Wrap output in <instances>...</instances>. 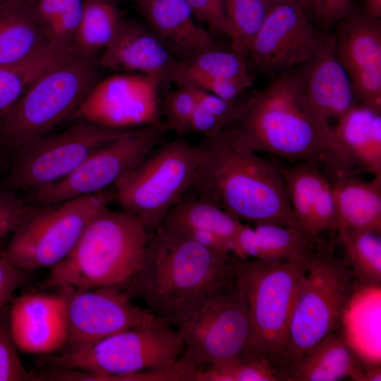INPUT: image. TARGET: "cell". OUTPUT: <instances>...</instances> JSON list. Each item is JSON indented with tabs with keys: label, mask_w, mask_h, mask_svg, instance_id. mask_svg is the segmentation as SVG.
<instances>
[{
	"label": "cell",
	"mask_w": 381,
	"mask_h": 381,
	"mask_svg": "<svg viewBox=\"0 0 381 381\" xmlns=\"http://www.w3.org/2000/svg\"><path fill=\"white\" fill-rule=\"evenodd\" d=\"M164 124L126 130L101 146L61 181L32 194L37 205H49L95 194L114 186L160 144Z\"/></svg>",
	"instance_id": "cell-13"
},
{
	"label": "cell",
	"mask_w": 381,
	"mask_h": 381,
	"mask_svg": "<svg viewBox=\"0 0 381 381\" xmlns=\"http://www.w3.org/2000/svg\"><path fill=\"white\" fill-rule=\"evenodd\" d=\"M148 28L178 61L217 47L211 32L198 25L185 0H141Z\"/></svg>",
	"instance_id": "cell-23"
},
{
	"label": "cell",
	"mask_w": 381,
	"mask_h": 381,
	"mask_svg": "<svg viewBox=\"0 0 381 381\" xmlns=\"http://www.w3.org/2000/svg\"><path fill=\"white\" fill-rule=\"evenodd\" d=\"M298 1L305 8L310 7V0H298Z\"/></svg>",
	"instance_id": "cell-48"
},
{
	"label": "cell",
	"mask_w": 381,
	"mask_h": 381,
	"mask_svg": "<svg viewBox=\"0 0 381 381\" xmlns=\"http://www.w3.org/2000/svg\"><path fill=\"white\" fill-rule=\"evenodd\" d=\"M263 1L265 2V4L270 8V6H272V5H274V4H277V3H279V2H281V1H286V0H263Z\"/></svg>",
	"instance_id": "cell-47"
},
{
	"label": "cell",
	"mask_w": 381,
	"mask_h": 381,
	"mask_svg": "<svg viewBox=\"0 0 381 381\" xmlns=\"http://www.w3.org/2000/svg\"><path fill=\"white\" fill-rule=\"evenodd\" d=\"M112 1H119V0H112ZM121 1H133L138 4L141 0H121Z\"/></svg>",
	"instance_id": "cell-49"
},
{
	"label": "cell",
	"mask_w": 381,
	"mask_h": 381,
	"mask_svg": "<svg viewBox=\"0 0 381 381\" xmlns=\"http://www.w3.org/2000/svg\"><path fill=\"white\" fill-rule=\"evenodd\" d=\"M158 80L120 73L95 83L75 116L103 127L126 130L161 124Z\"/></svg>",
	"instance_id": "cell-15"
},
{
	"label": "cell",
	"mask_w": 381,
	"mask_h": 381,
	"mask_svg": "<svg viewBox=\"0 0 381 381\" xmlns=\"http://www.w3.org/2000/svg\"><path fill=\"white\" fill-rule=\"evenodd\" d=\"M227 127L224 121L208 113L197 103L188 124V133H200L208 139L217 136Z\"/></svg>",
	"instance_id": "cell-44"
},
{
	"label": "cell",
	"mask_w": 381,
	"mask_h": 381,
	"mask_svg": "<svg viewBox=\"0 0 381 381\" xmlns=\"http://www.w3.org/2000/svg\"><path fill=\"white\" fill-rule=\"evenodd\" d=\"M332 174L336 229L381 234V175L366 181L351 174Z\"/></svg>",
	"instance_id": "cell-26"
},
{
	"label": "cell",
	"mask_w": 381,
	"mask_h": 381,
	"mask_svg": "<svg viewBox=\"0 0 381 381\" xmlns=\"http://www.w3.org/2000/svg\"><path fill=\"white\" fill-rule=\"evenodd\" d=\"M205 156L203 145H192L179 136L155 148L119 180L113 196L148 231L155 229L193 187Z\"/></svg>",
	"instance_id": "cell-9"
},
{
	"label": "cell",
	"mask_w": 381,
	"mask_h": 381,
	"mask_svg": "<svg viewBox=\"0 0 381 381\" xmlns=\"http://www.w3.org/2000/svg\"><path fill=\"white\" fill-rule=\"evenodd\" d=\"M335 36L338 59L350 79L355 98L381 107V22L363 11L350 12Z\"/></svg>",
	"instance_id": "cell-17"
},
{
	"label": "cell",
	"mask_w": 381,
	"mask_h": 381,
	"mask_svg": "<svg viewBox=\"0 0 381 381\" xmlns=\"http://www.w3.org/2000/svg\"><path fill=\"white\" fill-rule=\"evenodd\" d=\"M315 162L306 160L279 167L294 217L301 229L313 238L337 229L332 178Z\"/></svg>",
	"instance_id": "cell-21"
},
{
	"label": "cell",
	"mask_w": 381,
	"mask_h": 381,
	"mask_svg": "<svg viewBox=\"0 0 381 381\" xmlns=\"http://www.w3.org/2000/svg\"><path fill=\"white\" fill-rule=\"evenodd\" d=\"M318 37L301 3L283 1L268 8L248 56L258 71L277 75L303 65L313 54Z\"/></svg>",
	"instance_id": "cell-16"
},
{
	"label": "cell",
	"mask_w": 381,
	"mask_h": 381,
	"mask_svg": "<svg viewBox=\"0 0 381 381\" xmlns=\"http://www.w3.org/2000/svg\"><path fill=\"white\" fill-rule=\"evenodd\" d=\"M194 88L198 105L201 108L224 121L228 126L237 120L243 103L237 100H226L201 89Z\"/></svg>",
	"instance_id": "cell-41"
},
{
	"label": "cell",
	"mask_w": 381,
	"mask_h": 381,
	"mask_svg": "<svg viewBox=\"0 0 381 381\" xmlns=\"http://www.w3.org/2000/svg\"><path fill=\"white\" fill-rule=\"evenodd\" d=\"M173 325L184 344L176 364L187 381L212 364L248 351L250 322L236 277L204 296Z\"/></svg>",
	"instance_id": "cell-8"
},
{
	"label": "cell",
	"mask_w": 381,
	"mask_h": 381,
	"mask_svg": "<svg viewBox=\"0 0 381 381\" xmlns=\"http://www.w3.org/2000/svg\"><path fill=\"white\" fill-rule=\"evenodd\" d=\"M354 278L346 262L318 249L308 261L294 303L279 363L285 372L311 348L339 329L352 296Z\"/></svg>",
	"instance_id": "cell-6"
},
{
	"label": "cell",
	"mask_w": 381,
	"mask_h": 381,
	"mask_svg": "<svg viewBox=\"0 0 381 381\" xmlns=\"http://www.w3.org/2000/svg\"><path fill=\"white\" fill-rule=\"evenodd\" d=\"M102 52L98 64L102 67L145 75L161 83L171 82L177 61L148 28L125 19Z\"/></svg>",
	"instance_id": "cell-22"
},
{
	"label": "cell",
	"mask_w": 381,
	"mask_h": 381,
	"mask_svg": "<svg viewBox=\"0 0 381 381\" xmlns=\"http://www.w3.org/2000/svg\"><path fill=\"white\" fill-rule=\"evenodd\" d=\"M322 161L332 173L350 174L358 167L381 175V107L360 102L339 117Z\"/></svg>",
	"instance_id": "cell-18"
},
{
	"label": "cell",
	"mask_w": 381,
	"mask_h": 381,
	"mask_svg": "<svg viewBox=\"0 0 381 381\" xmlns=\"http://www.w3.org/2000/svg\"><path fill=\"white\" fill-rule=\"evenodd\" d=\"M73 54L70 45L49 42L23 60L0 65V122L38 78Z\"/></svg>",
	"instance_id": "cell-28"
},
{
	"label": "cell",
	"mask_w": 381,
	"mask_h": 381,
	"mask_svg": "<svg viewBox=\"0 0 381 381\" xmlns=\"http://www.w3.org/2000/svg\"><path fill=\"white\" fill-rule=\"evenodd\" d=\"M150 236L138 217L107 207L90 223L71 252L49 269L41 288L121 289L140 268Z\"/></svg>",
	"instance_id": "cell-4"
},
{
	"label": "cell",
	"mask_w": 381,
	"mask_h": 381,
	"mask_svg": "<svg viewBox=\"0 0 381 381\" xmlns=\"http://www.w3.org/2000/svg\"><path fill=\"white\" fill-rule=\"evenodd\" d=\"M34 207L14 191L6 189L0 191V245L13 234Z\"/></svg>",
	"instance_id": "cell-37"
},
{
	"label": "cell",
	"mask_w": 381,
	"mask_h": 381,
	"mask_svg": "<svg viewBox=\"0 0 381 381\" xmlns=\"http://www.w3.org/2000/svg\"><path fill=\"white\" fill-rule=\"evenodd\" d=\"M96 65L73 54L42 74L0 122L4 141L18 150L75 116L95 85Z\"/></svg>",
	"instance_id": "cell-10"
},
{
	"label": "cell",
	"mask_w": 381,
	"mask_h": 381,
	"mask_svg": "<svg viewBox=\"0 0 381 381\" xmlns=\"http://www.w3.org/2000/svg\"><path fill=\"white\" fill-rule=\"evenodd\" d=\"M353 278L366 286L381 282L380 234L367 230H337Z\"/></svg>",
	"instance_id": "cell-32"
},
{
	"label": "cell",
	"mask_w": 381,
	"mask_h": 381,
	"mask_svg": "<svg viewBox=\"0 0 381 381\" xmlns=\"http://www.w3.org/2000/svg\"><path fill=\"white\" fill-rule=\"evenodd\" d=\"M113 194L104 190L49 205H35L4 249L16 267L29 272L51 268L73 249L90 223Z\"/></svg>",
	"instance_id": "cell-11"
},
{
	"label": "cell",
	"mask_w": 381,
	"mask_h": 381,
	"mask_svg": "<svg viewBox=\"0 0 381 381\" xmlns=\"http://www.w3.org/2000/svg\"><path fill=\"white\" fill-rule=\"evenodd\" d=\"M205 156L192 188L241 221L301 229L279 167L233 139L228 127L207 138Z\"/></svg>",
	"instance_id": "cell-2"
},
{
	"label": "cell",
	"mask_w": 381,
	"mask_h": 381,
	"mask_svg": "<svg viewBox=\"0 0 381 381\" xmlns=\"http://www.w3.org/2000/svg\"><path fill=\"white\" fill-rule=\"evenodd\" d=\"M231 27V49L246 59L251 42L268 11L263 0H224Z\"/></svg>",
	"instance_id": "cell-34"
},
{
	"label": "cell",
	"mask_w": 381,
	"mask_h": 381,
	"mask_svg": "<svg viewBox=\"0 0 381 381\" xmlns=\"http://www.w3.org/2000/svg\"><path fill=\"white\" fill-rule=\"evenodd\" d=\"M126 130L81 120L56 133L32 139L20 148L4 180L5 189L32 193L66 178L92 152Z\"/></svg>",
	"instance_id": "cell-12"
},
{
	"label": "cell",
	"mask_w": 381,
	"mask_h": 381,
	"mask_svg": "<svg viewBox=\"0 0 381 381\" xmlns=\"http://www.w3.org/2000/svg\"><path fill=\"white\" fill-rule=\"evenodd\" d=\"M364 365L339 329L311 348L284 374L289 381L362 380Z\"/></svg>",
	"instance_id": "cell-25"
},
{
	"label": "cell",
	"mask_w": 381,
	"mask_h": 381,
	"mask_svg": "<svg viewBox=\"0 0 381 381\" xmlns=\"http://www.w3.org/2000/svg\"><path fill=\"white\" fill-rule=\"evenodd\" d=\"M152 313L138 325L114 334L85 351L47 356L51 368L73 369V380H132L143 371L174 365L184 349L177 332Z\"/></svg>",
	"instance_id": "cell-5"
},
{
	"label": "cell",
	"mask_w": 381,
	"mask_h": 381,
	"mask_svg": "<svg viewBox=\"0 0 381 381\" xmlns=\"http://www.w3.org/2000/svg\"><path fill=\"white\" fill-rule=\"evenodd\" d=\"M197 106L195 90L191 86H179L167 97L164 111L167 129L179 136L188 133L190 118Z\"/></svg>",
	"instance_id": "cell-36"
},
{
	"label": "cell",
	"mask_w": 381,
	"mask_h": 381,
	"mask_svg": "<svg viewBox=\"0 0 381 381\" xmlns=\"http://www.w3.org/2000/svg\"><path fill=\"white\" fill-rule=\"evenodd\" d=\"M304 92L314 112L325 124L337 121L355 103L350 79L336 51L334 35H319L311 57L299 71Z\"/></svg>",
	"instance_id": "cell-20"
},
{
	"label": "cell",
	"mask_w": 381,
	"mask_h": 381,
	"mask_svg": "<svg viewBox=\"0 0 381 381\" xmlns=\"http://www.w3.org/2000/svg\"><path fill=\"white\" fill-rule=\"evenodd\" d=\"M302 229L262 222L253 227L243 224L233 246L239 259L289 260L306 264L313 251L312 240Z\"/></svg>",
	"instance_id": "cell-24"
},
{
	"label": "cell",
	"mask_w": 381,
	"mask_h": 381,
	"mask_svg": "<svg viewBox=\"0 0 381 381\" xmlns=\"http://www.w3.org/2000/svg\"><path fill=\"white\" fill-rule=\"evenodd\" d=\"M363 11L371 18L380 19L381 0H365Z\"/></svg>",
	"instance_id": "cell-45"
},
{
	"label": "cell",
	"mask_w": 381,
	"mask_h": 381,
	"mask_svg": "<svg viewBox=\"0 0 381 381\" xmlns=\"http://www.w3.org/2000/svg\"><path fill=\"white\" fill-rule=\"evenodd\" d=\"M162 224L176 232L188 230L212 232L229 242L233 248L243 223L207 200L198 195H185L167 213Z\"/></svg>",
	"instance_id": "cell-29"
},
{
	"label": "cell",
	"mask_w": 381,
	"mask_h": 381,
	"mask_svg": "<svg viewBox=\"0 0 381 381\" xmlns=\"http://www.w3.org/2000/svg\"><path fill=\"white\" fill-rule=\"evenodd\" d=\"M280 370L270 361L254 354L240 356L215 363L193 373L190 381H279Z\"/></svg>",
	"instance_id": "cell-33"
},
{
	"label": "cell",
	"mask_w": 381,
	"mask_h": 381,
	"mask_svg": "<svg viewBox=\"0 0 381 381\" xmlns=\"http://www.w3.org/2000/svg\"><path fill=\"white\" fill-rule=\"evenodd\" d=\"M59 289L66 300L64 353L85 351L114 334L138 325L150 313L133 303L117 287Z\"/></svg>",
	"instance_id": "cell-14"
},
{
	"label": "cell",
	"mask_w": 381,
	"mask_h": 381,
	"mask_svg": "<svg viewBox=\"0 0 381 381\" xmlns=\"http://www.w3.org/2000/svg\"><path fill=\"white\" fill-rule=\"evenodd\" d=\"M306 264L237 258L236 282L243 297L250 328L247 353L266 358L279 370Z\"/></svg>",
	"instance_id": "cell-7"
},
{
	"label": "cell",
	"mask_w": 381,
	"mask_h": 381,
	"mask_svg": "<svg viewBox=\"0 0 381 381\" xmlns=\"http://www.w3.org/2000/svg\"><path fill=\"white\" fill-rule=\"evenodd\" d=\"M9 323L18 350L49 355L62 349L67 338L66 300L59 294L28 292L9 303Z\"/></svg>",
	"instance_id": "cell-19"
},
{
	"label": "cell",
	"mask_w": 381,
	"mask_h": 381,
	"mask_svg": "<svg viewBox=\"0 0 381 381\" xmlns=\"http://www.w3.org/2000/svg\"><path fill=\"white\" fill-rule=\"evenodd\" d=\"M250 75L246 59L231 51L215 47L189 59L176 61L170 81L183 85L194 78H243Z\"/></svg>",
	"instance_id": "cell-31"
},
{
	"label": "cell",
	"mask_w": 381,
	"mask_h": 381,
	"mask_svg": "<svg viewBox=\"0 0 381 381\" xmlns=\"http://www.w3.org/2000/svg\"><path fill=\"white\" fill-rule=\"evenodd\" d=\"M150 236L142 264L121 289L153 315L174 322L204 296L233 280L237 258L214 250L162 224Z\"/></svg>",
	"instance_id": "cell-1"
},
{
	"label": "cell",
	"mask_w": 381,
	"mask_h": 381,
	"mask_svg": "<svg viewBox=\"0 0 381 381\" xmlns=\"http://www.w3.org/2000/svg\"><path fill=\"white\" fill-rule=\"evenodd\" d=\"M380 365H373L365 367L363 375V381H380L381 380Z\"/></svg>",
	"instance_id": "cell-46"
},
{
	"label": "cell",
	"mask_w": 381,
	"mask_h": 381,
	"mask_svg": "<svg viewBox=\"0 0 381 381\" xmlns=\"http://www.w3.org/2000/svg\"><path fill=\"white\" fill-rule=\"evenodd\" d=\"M28 272L14 266L0 248V308L8 304L15 292L28 283Z\"/></svg>",
	"instance_id": "cell-42"
},
{
	"label": "cell",
	"mask_w": 381,
	"mask_h": 381,
	"mask_svg": "<svg viewBox=\"0 0 381 381\" xmlns=\"http://www.w3.org/2000/svg\"><path fill=\"white\" fill-rule=\"evenodd\" d=\"M353 0H310V8L325 28L340 22L351 11Z\"/></svg>",
	"instance_id": "cell-43"
},
{
	"label": "cell",
	"mask_w": 381,
	"mask_h": 381,
	"mask_svg": "<svg viewBox=\"0 0 381 381\" xmlns=\"http://www.w3.org/2000/svg\"><path fill=\"white\" fill-rule=\"evenodd\" d=\"M9 303L0 308V381L40 380L39 373L26 370L18 353L9 323Z\"/></svg>",
	"instance_id": "cell-35"
},
{
	"label": "cell",
	"mask_w": 381,
	"mask_h": 381,
	"mask_svg": "<svg viewBox=\"0 0 381 381\" xmlns=\"http://www.w3.org/2000/svg\"><path fill=\"white\" fill-rule=\"evenodd\" d=\"M254 81L252 74L243 78H194L182 86H191L212 93L222 99L234 101Z\"/></svg>",
	"instance_id": "cell-38"
},
{
	"label": "cell",
	"mask_w": 381,
	"mask_h": 381,
	"mask_svg": "<svg viewBox=\"0 0 381 381\" xmlns=\"http://www.w3.org/2000/svg\"><path fill=\"white\" fill-rule=\"evenodd\" d=\"M49 42L31 0H0V65L23 60Z\"/></svg>",
	"instance_id": "cell-27"
},
{
	"label": "cell",
	"mask_w": 381,
	"mask_h": 381,
	"mask_svg": "<svg viewBox=\"0 0 381 381\" xmlns=\"http://www.w3.org/2000/svg\"><path fill=\"white\" fill-rule=\"evenodd\" d=\"M123 18L112 0H83V14L72 40L74 52L96 59L114 37Z\"/></svg>",
	"instance_id": "cell-30"
},
{
	"label": "cell",
	"mask_w": 381,
	"mask_h": 381,
	"mask_svg": "<svg viewBox=\"0 0 381 381\" xmlns=\"http://www.w3.org/2000/svg\"><path fill=\"white\" fill-rule=\"evenodd\" d=\"M194 17L205 23L211 32L232 37L224 0H185Z\"/></svg>",
	"instance_id": "cell-39"
},
{
	"label": "cell",
	"mask_w": 381,
	"mask_h": 381,
	"mask_svg": "<svg viewBox=\"0 0 381 381\" xmlns=\"http://www.w3.org/2000/svg\"><path fill=\"white\" fill-rule=\"evenodd\" d=\"M331 127L308 102L299 71L289 70L243 102L228 129L245 148L298 162L322 160Z\"/></svg>",
	"instance_id": "cell-3"
},
{
	"label": "cell",
	"mask_w": 381,
	"mask_h": 381,
	"mask_svg": "<svg viewBox=\"0 0 381 381\" xmlns=\"http://www.w3.org/2000/svg\"><path fill=\"white\" fill-rule=\"evenodd\" d=\"M31 1L45 33L46 29L51 25L65 22L76 17L83 7V0H31Z\"/></svg>",
	"instance_id": "cell-40"
}]
</instances>
